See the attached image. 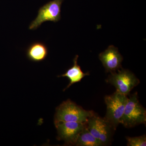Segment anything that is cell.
Wrapping results in <instances>:
<instances>
[{"label":"cell","mask_w":146,"mask_h":146,"mask_svg":"<svg viewBox=\"0 0 146 146\" xmlns=\"http://www.w3.org/2000/svg\"><path fill=\"white\" fill-rule=\"evenodd\" d=\"M107 72H116L122 68L123 57L119 52L117 48L111 45L99 56Z\"/></svg>","instance_id":"cell-8"},{"label":"cell","mask_w":146,"mask_h":146,"mask_svg":"<svg viewBox=\"0 0 146 146\" xmlns=\"http://www.w3.org/2000/svg\"><path fill=\"white\" fill-rule=\"evenodd\" d=\"M127 141L128 146H146V137L145 135L137 137H126Z\"/></svg>","instance_id":"cell-12"},{"label":"cell","mask_w":146,"mask_h":146,"mask_svg":"<svg viewBox=\"0 0 146 146\" xmlns=\"http://www.w3.org/2000/svg\"><path fill=\"white\" fill-rule=\"evenodd\" d=\"M48 54V49L44 42H35L30 44L26 50L28 59L32 62H40L46 58Z\"/></svg>","instance_id":"cell-9"},{"label":"cell","mask_w":146,"mask_h":146,"mask_svg":"<svg viewBox=\"0 0 146 146\" xmlns=\"http://www.w3.org/2000/svg\"><path fill=\"white\" fill-rule=\"evenodd\" d=\"M95 114L94 111L85 110L71 100H68L56 108L54 123L76 122L85 123L89 118Z\"/></svg>","instance_id":"cell-1"},{"label":"cell","mask_w":146,"mask_h":146,"mask_svg":"<svg viewBox=\"0 0 146 146\" xmlns=\"http://www.w3.org/2000/svg\"><path fill=\"white\" fill-rule=\"evenodd\" d=\"M106 81L115 86L116 91L127 96L140 83L139 79L132 72L122 68L110 73Z\"/></svg>","instance_id":"cell-4"},{"label":"cell","mask_w":146,"mask_h":146,"mask_svg":"<svg viewBox=\"0 0 146 146\" xmlns=\"http://www.w3.org/2000/svg\"><path fill=\"white\" fill-rule=\"evenodd\" d=\"M128 100L127 96L117 91L112 95L105 97L107 110L104 118L111 124L115 130L120 124Z\"/></svg>","instance_id":"cell-3"},{"label":"cell","mask_w":146,"mask_h":146,"mask_svg":"<svg viewBox=\"0 0 146 146\" xmlns=\"http://www.w3.org/2000/svg\"><path fill=\"white\" fill-rule=\"evenodd\" d=\"M86 127L103 145H109L113 131H115L110 123L104 118L100 117L96 114L88 119L86 123Z\"/></svg>","instance_id":"cell-6"},{"label":"cell","mask_w":146,"mask_h":146,"mask_svg":"<svg viewBox=\"0 0 146 146\" xmlns=\"http://www.w3.org/2000/svg\"><path fill=\"white\" fill-rule=\"evenodd\" d=\"M78 55H76L73 59L74 65L73 66L67 70L64 74L58 76V77H67L70 80V83L63 90V91L67 90L74 84L81 81L84 77L90 75L89 72L84 73L82 70L80 66L78 64Z\"/></svg>","instance_id":"cell-10"},{"label":"cell","mask_w":146,"mask_h":146,"mask_svg":"<svg viewBox=\"0 0 146 146\" xmlns=\"http://www.w3.org/2000/svg\"><path fill=\"white\" fill-rule=\"evenodd\" d=\"M64 0H53L39 9L35 19L29 26V29L35 30L46 22L56 23L61 18V7Z\"/></svg>","instance_id":"cell-5"},{"label":"cell","mask_w":146,"mask_h":146,"mask_svg":"<svg viewBox=\"0 0 146 146\" xmlns=\"http://www.w3.org/2000/svg\"><path fill=\"white\" fill-rule=\"evenodd\" d=\"M75 145L78 146H103L102 143L94 137L88 130L86 125L79 135Z\"/></svg>","instance_id":"cell-11"},{"label":"cell","mask_w":146,"mask_h":146,"mask_svg":"<svg viewBox=\"0 0 146 146\" xmlns=\"http://www.w3.org/2000/svg\"><path fill=\"white\" fill-rule=\"evenodd\" d=\"M146 109L140 104L137 92L129 98L120 123L131 128L141 124H145Z\"/></svg>","instance_id":"cell-2"},{"label":"cell","mask_w":146,"mask_h":146,"mask_svg":"<svg viewBox=\"0 0 146 146\" xmlns=\"http://www.w3.org/2000/svg\"><path fill=\"white\" fill-rule=\"evenodd\" d=\"M54 123L57 131V138L64 141L67 145H75L79 135L86 125V123L59 121Z\"/></svg>","instance_id":"cell-7"}]
</instances>
